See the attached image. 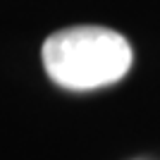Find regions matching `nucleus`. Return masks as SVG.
<instances>
[{
  "label": "nucleus",
  "mask_w": 160,
  "mask_h": 160,
  "mask_svg": "<svg viewBox=\"0 0 160 160\" xmlns=\"http://www.w3.org/2000/svg\"><path fill=\"white\" fill-rule=\"evenodd\" d=\"M48 77L69 91H91L120 81L134 60L122 33L105 27H69L55 31L43 43Z\"/></svg>",
  "instance_id": "nucleus-1"
}]
</instances>
